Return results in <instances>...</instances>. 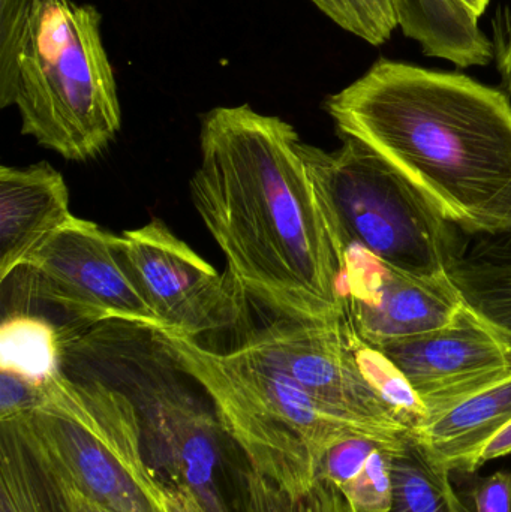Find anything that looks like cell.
Wrapping results in <instances>:
<instances>
[{
  "label": "cell",
  "mask_w": 511,
  "mask_h": 512,
  "mask_svg": "<svg viewBox=\"0 0 511 512\" xmlns=\"http://www.w3.org/2000/svg\"><path fill=\"white\" fill-rule=\"evenodd\" d=\"M293 125L249 105L201 120L192 203L240 291L278 318L344 315L341 259Z\"/></svg>",
  "instance_id": "6da1fadb"
},
{
  "label": "cell",
  "mask_w": 511,
  "mask_h": 512,
  "mask_svg": "<svg viewBox=\"0 0 511 512\" xmlns=\"http://www.w3.org/2000/svg\"><path fill=\"white\" fill-rule=\"evenodd\" d=\"M342 138L374 150L456 230L511 231V101L461 72L380 59L324 102Z\"/></svg>",
  "instance_id": "7a4b0ae2"
},
{
  "label": "cell",
  "mask_w": 511,
  "mask_h": 512,
  "mask_svg": "<svg viewBox=\"0 0 511 512\" xmlns=\"http://www.w3.org/2000/svg\"><path fill=\"white\" fill-rule=\"evenodd\" d=\"M101 23L95 6L74 0H0V107L66 161L96 158L122 128Z\"/></svg>",
  "instance_id": "3957f363"
},
{
  "label": "cell",
  "mask_w": 511,
  "mask_h": 512,
  "mask_svg": "<svg viewBox=\"0 0 511 512\" xmlns=\"http://www.w3.org/2000/svg\"><path fill=\"white\" fill-rule=\"evenodd\" d=\"M152 339L215 406L222 432L242 450L252 471L297 495L320 480L324 453L351 436L401 442L405 433L336 411L282 370L236 346L219 352L168 330Z\"/></svg>",
  "instance_id": "277c9868"
},
{
  "label": "cell",
  "mask_w": 511,
  "mask_h": 512,
  "mask_svg": "<svg viewBox=\"0 0 511 512\" xmlns=\"http://www.w3.org/2000/svg\"><path fill=\"white\" fill-rule=\"evenodd\" d=\"M14 427L38 465L117 512H168L165 489L147 462L140 412L128 394L54 370Z\"/></svg>",
  "instance_id": "5b68a950"
},
{
  "label": "cell",
  "mask_w": 511,
  "mask_h": 512,
  "mask_svg": "<svg viewBox=\"0 0 511 512\" xmlns=\"http://www.w3.org/2000/svg\"><path fill=\"white\" fill-rule=\"evenodd\" d=\"M302 152L341 267L356 248L408 273H450L462 256L456 228L386 159L354 138Z\"/></svg>",
  "instance_id": "8992f818"
},
{
  "label": "cell",
  "mask_w": 511,
  "mask_h": 512,
  "mask_svg": "<svg viewBox=\"0 0 511 512\" xmlns=\"http://www.w3.org/2000/svg\"><path fill=\"white\" fill-rule=\"evenodd\" d=\"M18 271L29 279L30 295L62 307L83 321H119L144 330L165 325L131 279L119 234L72 215Z\"/></svg>",
  "instance_id": "52a82bcc"
},
{
  "label": "cell",
  "mask_w": 511,
  "mask_h": 512,
  "mask_svg": "<svg viewBox=\"0 0 511 512\" xmlns=\"http://www.w3.org/2000/svg\"><path fill=\"white\" fill-rule=\"evenodd\" d=\"M120 251L165 330L197 339L231 327L242 316L245 294L230 274L219 273L159 219L120 234Z\"/></svg>",
  "instance_id": "ba28073f"
},
{
  "label": "cell",
  "mask_w": 511,
  "mask_h": 512,
  "mask_svg": "<svg viewBox=\"0 0 511 512\" xmlns=\"http://www.w3.org/2000/svg\"><path fill=\"white\" fill-rule=\"evenodd\" d=\"M357 342L359 336L344 312L329 324L278 318L249 334L239 348L282 370L324 405L410 435L366 381Z\"/></svg>",
  "instance_id": "9c48e42d"
},
{
  "label": "cell",
  "mask_w": 511,
  "mask_h": 512,
  "mask_svg": "<svg viewBox=\"0 0 511 512\" xmlns=\"http://www.w3.org/2000/svg\"><path fill=\"white\" fill-rule=\"evenodd\" d=\"M341 292L351 327L374 348L438 330L467 304L450 273H408L356 248L344 254Z\"/></svg>",
  "instance_id": "30bf717a"
},
{
  "label": "cell",
  "mask_w": 511,
  "mask_h": 512,
  "mask_svg": "<svg viewBox=\"0 0 511 512\" xmlns=\"http://www.w3.org/2000/svg\"><path fill=\"white\" fill-rule=\"evenodd\" d=\"M426 409L511 373V342L470 304L450 324L380 346Z\"/></svg>",
  "instance_id": "8fae6325"
},
{
  "label": "cell",
  "mask_w": 511,
  "mask_h": 512,
  "mask_svg": "<svg viewBox=\"0 0 511 512\" xmlns=\"http://www.w3.org/2000/svg\"><path fill=\"white\" fill-rule=\"evenodd\" d=\"M135 403L147 462L162 484L188 490L206 512H230L219 487L218 417L174 385H147Z\"/></svg>",
  "instance_id": "7c38bea8"
},
{
  "label": "cell",
  "mask_w": 511,
  "mask_h": 512,
  "mask_svg": "<svg viewBox=\"0 0 511 512\" xmlns=\"http://www.w3.org/2000/svg\"><path fill=\"white\" fill-rule=\"evenodd\" d=\"M72 218L65 177L48 162L0 168V280Z\"/></svg>",
  "instance_id": "4fadbf2b"
},
{
  "label": "cell",
  "mask_w": 511,
  "mask_h": 512,
  "mask_svg": "<svg viewBox=\"0 0 511 512\" xmlns=\"http://www.w3.org/2000/svg\"><path fill=\"white\" fill-rule=\"evenodd\" d=\"M510 420L511 373L431 406L410 436L432 463L453 474Z\"/></svg>",
  "instance_id": "5bb4252c"
},
{
  "label": "cell",
  "mask_w": 511,
  "mask_h": 512,
  "mask_svg": "<svg viewBox=\"0 0 511 512\" xmlns=\"http://www.w3.org/2000/svg\"><path fill=\"white\" fill-rule=\"evenodd\" d=\"M402 35L422 53L458 68L486 66L494 60L491 38L476 14L459 0H392Z\"/></svg>",
  "instance_id": "9a60e30c"
},
{
  "label": "cell",
  "mask_w": 511,
  "mask_h": 512,
  "mask_svg": "<svg viewBox=\"0 0 511 512\" xmlns=\"http://www.w3.org/2000/svg\"><path fill=\"white\" fill-rule=\"evenodd\" d=\"M390 512H470L452 486V472L432 463L413 439L392 457Z\"/></svg>",
  "instance_id": "2e32d148"
},
{
  "label": "cell",
  "mask_w": 511,
  "mask_h": 512,
  "mask_svg": "<svg viewBox=\"0 0 511 512\" xmlns=\"http://www.w3.org/2000/svg\"><path fill=\"white\" fill-rule=\"evenodd\" d=\"M0 426V512H59L41 468L14 427Z\"/></svg>",
  "instance_id": "e0dca14e"
},
{
  "label": "cell",
  "mask_w": 511,
  "mask_h": 512,
  "mask_svg": "<svg viewBox=\"0 0 511 512\" xmlns=\"http://www.w3.org/2000/svg\"><path fill=\"white\" fill-rule=\"evenodd\" d=\"M450 276L465 301L497 325L511 342V262L461 256Z\"/></svg>",
  "instance_id": "ac0fdd59"
},
{
  "label": "cell",
  "mask_w": 511,
  "mask_h": 512,
  "mask_svg": "<svg viewBox=\"0 0 511 512\" xmlns=\"http://www.w3.org/2000/svg\"><path fill=\"white\" fill-rule=\"evenodd\" d=\"M0 367L42 381L60 369V339L41 319L14 316L5 319L0 331Z\"/></svg>",
  "instance_id": "d6986e66"
},
{
  "label": "cell",
  "mask_w": 511,
  "mask_h": 512,
  "mask_svg": "<svg viewBox=\"0 0 511 512\" xmlns=\"http://www.w3.org/2000/svg\"><path fill=\"white\" fill-rule=\"evenodd\" d=\"M243 501L246 512H347L344 496L324 478L293 495L251 468L243 472Z\"/></svg>",
  "instance_id": "ffe728a7"
},
{
  "label": "cell",
  "mask_w": 511,
  "mask_h": 512,
  "mask_svg": "<svg viewBox=\"0 0 511 512\" xmlns=\"http://www.w3.org/2000/svg\"><path fill=\"white\" fill-rule=\"evenodd\" d=\"M326 17L345 32L380 47L398 29L392 0H311Z\"/></svg>",
  "instance_id": "44dd1931"
},
{
  "label": "cell",
  "mask_w": 511,
  "mask_h": 512,
  "mask_svg": "<svg viewBox=\"0 0 511 512\" xmlns=\"http://www.w3.org/2000/svg\"><path fill=\"white\" fill-rule=\"evenodd\" d=\"M405 442L380 445L371 454L359 475L342 490L341 495L344 496L351 510L357 512H390L392 510V457L396 451L404 447Z\"/></svg>",
  "instance_id": "7402d4cb"
},
{
  "label": "cell",
  "mask_w": 511,
  "mask_h": 512,
  "mask_svg": "<svg viewBox=\"0 0 511 512\" xmlns=\"http://www.w3.org/2000/svg\"><path fill=\"white\" fill-rule=\"evenodd\" d=\"M405 441H386V439L366 435L342 439L324 453L320 463V477L342 492L359 475L371 454L380 445L402 444Z\"/></svg>",
  "instance_id": "603a6c76"
},
{
  "label": "cell",
  "mask_w": 511,
  "mask_h": 512,
  "mask_svg": "<svg viewBox=\"0 0 511 512\" xmlns=\"http://www.w3.org/2000/svg\"><path fill=\"white\" fill-rule=\"evenodd\" d=\"M41 381L0 367V421L12 420L29 412L38 403Z\"/></svg>",
  "instance_id": "cb8c5ba5"
},
{
  "label": "cell",
  "mask_w": 511,
  "mask_h": 512,
  "mask_svg": "<svg viewBox=\"0 0 511 512\" xmlns=\"http://www.w3.org/2000/svg\"><path fill=\"white\" fill-rule=\"evenodd\" d=\"M476 512H511V472L498 471L474 481L470 489Z\"/></svg>",
  "instance_id": "d4e9b609"
},
{
  "label": "cell",
  "mask_w": 511,
  "mask_h": 512,
  "mask_svg": "<svg viewBox=\"0 0 511 512\" xmlns=\"http://www.w3.org/2000/svg\"><path fill=\"white\" fill-rule=\"evenodd\" d=\"M36 462V460H35ZM41 468L48 487H50L51 495H53L54 504H56L59 512H117L108 508L107 505L101 504L96 499L90 498L86 493L81 492L74 484L69 483L65 478L54 472Z\"/></svg>",
  "instance_id": "484cf974"
},
{
  "label": "cell",
  "mask_w": 511,
  "mask_h": 512,
  "mask_svg": "<svg viewBox=\"0 0 511 512\" xmlns=\"http://www.w3.org/2000/svg\"><path fill=\"white\" fill-rule=\"evenodd\" d=\"M491 41L501 86L511 95V8H501L495 14Z\"/></svg>",
  "instance_id": "4316f807"
},
{
  "label": "cell",
  "mask_w": 511,
  "mask_h": 512,
  "mask_svg": "<svg viewBox=\"0 0 511 512\" xmlns=\"http://www.w3.org/2000/svg\"><path fill=\"white\" fill-rule=\"evenodd\" d=\"M511 454V420L489 436L462 466L461 474H474L492 460L503 459Z\"/></svg>",
  "instance_id": "83f0119b"
},
{
  "label": "cell",
  "mask_w": 511,
  "mask_h": 512,
  "mask_svg": "<svg viewBox=\"0 0 511 512\" xmlns=\"http://www.w3.org/2000/svg\"><path fill=\"white\" fill-rule=\"evenodd\" d=\"M473 256L494 259V261L511 262V231L500 236L483 237L477 245Z\"/></svg>",
  "instance_id": "f1b7e54d"
},
{
  "label": "cell",
  "mask_w": 511,
  "mask_h": 512,
  "mask_svg": "<svg viewBox=\"0 0 511 512\" xmlns=\"http://www.w3.org/2000/svg\"><path fill=\"white\" fill-rule=\"evenodd\" d=\"M168 512H206L188 490L164 486Z\"/></svg>",
  "instance_id": "f546056e"
},
{
  "label": "cell",
  "mask_w": 511,
  "mask_h": 512,
  "mask_svg": "<svg viewBox=\"0 0 511 512\" xmlns=\"http://www.w3.org/2000/svg\"><path fill=\"white\" fill-rule=\"evenodd\" d=\"M459 2L467 6V8L479 18L485 15L486 9L491 5V0H459Z\"/></svg>",
  "instance_id": "4dcf8cb0"
},
{
  "label": "cell",
  "mask_w": 511,
  "mask_h": 512,
  "mask_svg": "<svg viewBox=\"0 0 511 512\" xmlns=\"http://www.w3.org/2000/svg\"><path fill=\"white\" fill-rule=\"evenodd\" d=\"M345 504H347V502H345ZM347 512H357V511L351 510V508L348 507V505H347Z\"/></svg>",
  "instance_id": "1f68e13d"
}]
</instances>
